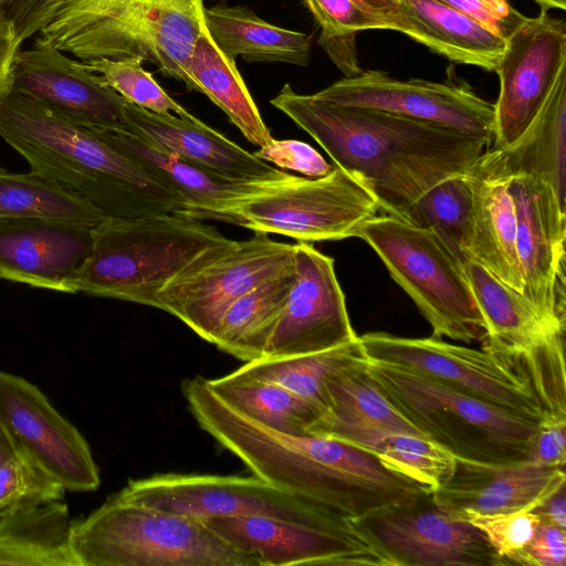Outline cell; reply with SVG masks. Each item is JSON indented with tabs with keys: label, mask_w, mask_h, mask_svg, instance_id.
Here are the masks:
<instances>
[{
	"label": "cell",
	"mask_w": 566,
	"mask_h": 566,
	"mask_svg": "<svg viewBox=\"0 0 566 566\" xmlns=\"http://www.w3.org/2000/svg\"><path fill=\"white\" fill-rule=\"evenodd\" d=\"M447 80L437 83L420 78L390 77L384 71H363L344 77L313 94L317 99L374 108L428 122L448 129L494 142V104L478 96L449 67Z\"/></svg>",
	"instance_id": "4fadbf2b"
},
{
	"label": "cell",
	"mask_w": 566,
	"mask_h": 566,
	"mask_svg": "<svg viewBox=\"0 0 566 566\" xmlns=\"http://www.w3.org/2000/svg\"><path fill=\"white\" fill-rule=\"evenodd\" d=\"M325 397L326 411L307 433L324 436L340 427H377L423 437L380 391L366 356L333 371L325 380Z\"/></svg>",
	"instance_id": "f546056e"
},
{
	"label": "cell",
	"mask_w": 566,
	"mask_h": 566,
	"mask_svg": "<svg viewBox=\"0 0 566 566\" xmlns=\"http://www.w3.org/2000/svg\"><path fill=\"white\" fill-rule=\"evenodd\" d=\"M470 174L473 179V212L468 259L522 292L516 216L507 185L483 180L472 168Z\"/></svg>",
	"instance_id": "f1b7e54d"
},
{
	"label": "cell",
	"mask_w": 566,
	"mask_h": 566,
	"mask_svg": "<svg viewBox=\"0 0 566 566\" xmlns=\"http://www.w3.org/2000/svg\"><path fill=\"white\" fill-rule=\"evenodd\" d=\"M202 14L212 42L234 61L305 66L311 60V34L271 24L249 8L218 4Z\"/></svg>",
	"instance_id": "83f0119b"
},
{
	"label": "cell",
	"mask_w": 566,
	"mask_h": 566,
	"mask_svg": "<svg viewBox=\"0 0 566 566\" xmlns=\"http://www.w3.org/2000/svg\"><path fill=\"white\" fill-rule=\"evenodd\" d=\"M0 137L31 170L57 181L107 219L188 214L179 196L109 145L99 129L12 88L0 98Z\"/></svg>",
	"instance_id": "3957f363"
},
{
	"label": "cell",
	"mask_w": 566,
	"mask_h": 566,
	"mask_svg": "<svg viewBox=\"0 0 566 566\" xmlns=\"http://www.w3.org/2000/svg\"><path fill=\"white\" fill-rule=\"evenodd\" d=\"M479 528L503 565H512L534 537L541 524L533 510H522L497 514L468 513L461 517Z\"/></svg>",
	"instance_id": "b9f144b4"
},
{
	"label": "cell",
	"mask_w": 566,
	"mask_h": 566,
	"mask_svg": "<svg viewBox=\"0 0 566 566\" xmlns=\"http://www.w3.org/2000/svg\"><path fill=\"white\" fill-rule=\"evenodd\" d=\"M15 451V448L7 433L3 424L0 421V462L4 460L7 457L12 454Z\"/></svg>",
	"instance_id": "816d5d0a"
},
{
	"label": "cell",
	"mask_w": 566,
	"mask_h": 566,
	"mask_svg": "<svg viewBox=\"0 0 566 566\" xmlns=\"http://www.w3.org/2000/svg\"><path fill=\"white\" fill-rule=\"evenodd\" d=\"M181 392L199 427L255 476L339 517L356 522L429 491L361 448L284 433L242 416L202 376L186 379Z\"/></svg>",
	"instance_id": "6da1fadb"
},
{
	"label": "cell",
	"mask_w": 566,
	"mask_h": 566,
	"mask_svg": "<svg viewBox=\"0 0 566 566\" xmlns=\"http://www.w3.org/2000/svg\"><path fill=\"white\" fill-rule=\"evenodd\" d=\"M359 338L315 354L247 361L235 377L276 384L326 411L325 380L336 369L365 357ZM323 416V415H322Z\"/></svg>",
	"instance_id": "8d00e7d4"
},
{
	"label": "cell",
	"mask_w": 566,
	"mask_h": 566,
	"mask_svg": "<svg viewBox=\"0 0 566 566\" xmlns=\"http://www.w3.org/2000/svg\"><path fill=\"white\" fill-rule=\"evenodd\" d=\"M209 388L242 416L271 429L304 434L323 411L290 390L264 380L233 376L208 379Z\"/></svg>",
	"instance_id": "e575fe53"
},
{
	"label": "cell",
	"mask_w": 566,
	"mask_h": 566,
	"mask_svg": "<svg viewBox=\"0 0 566 566\" xmlns=\"http://www.w3.org/2000/svg\"><path fill=\"white\" fill-rule=\"evenodd\" d=\"M472 171L483 180L503 184L521 176L535 178L566 206V69L522 136L507 147H490Z\"/></svg>",
	"instance_id": "cb8c5ba5"
},
{
	"label": "cell",
	"mask_w": 566,
	"mask_h": 566,
	"mask_svg": "<svg viewBox=\"0 0 566 566\" xmlns=\"http://www.w3.org/2000/svg\"><path fill=\"white\" fill-rule=\"evenodd\" d=\"M462 262L484 323L482 348L515 365L537 347L565 334V328L548 323L523 292L468 258Z\"/></svg>",
	"instance_id": "484cf974"
},
{
	"label": "cell",
	"mask_w": 566,
	"mask_h": 566,
	"mask_svg": "<svg viewBox=\"0 0 566 566\" xmlns=\"http://www.w3.org/2000/svg\"><path fill=\"white\" fill-rule=\"evenodd\" d=\"M403 34L453 63L494 72L505 38L436 0H399Z\"/></svg>",
	"instance_id": "4316f807"
},
{
	"label": "cell",
	"mask_w": 566,
	"mask_h": 566,
	"mask_svg": "<svg viewBox=\"0 0 566 566\" xmlns=\"http://www.w3.org/2000/svg\"><path fill=\"white\" fill-rule=\"evenodd\" d=\"M473 212V179L470 170L450 176L422 193L402 218L433 229L458 254L468 258Z\"/></svg>",
	"instance_id": "74e56055"
},
{
	"label": "cell",
	"mask_w": 566,
	"mask_h": 566,
	"mask_svg": "<svg viewBox=\"0 0 566 566\" xmlns=\"http://www.w3.org/2000/svg\"><path fill=\"white\" fill-rule=\"evenodd\" d=\"M139 57L120 60L101 59L85 63L128 103L158 114H174L182 118H193L157 83L153 74L142 66Z\"/></svg>",
	"instance_id": "60d3db41"
},
{
	"label": "cell",
	"mask_w": 566,
	"mask_h": 566,
	"mask_svg": "<svg viewBox=\"0 0 566 566\" xmlns=\"http://www.w3.org/2000/svg\"><path fill=\"white\" fill-rule=\"evenodd\" d=\"M358 338L369 360L417 373L535 419L543 415L526 374L485 348L454 345L434 336L409 338L384 332Z\"/></svg>",
	"instance_id": "7c38bea8"
},
{
	"label": "cell",
	"mask_w": 566,
	"mask_h": 566,
	"mask_svg": "<svg viewBox=\"0 0 566 566\" xmlns=\"http://www.w3.org/2000/svg\"><path fill=\"white\" fill-rule=\"evenodd\" d=\"M295 259L239 297L224 313L211 344L241 360L262 358L295 281Z\"/></svg>",
	"instance_id": "1f68e13d"
},
{
	"label": "cell",
	"mask_w": 566,
	"mask_h": 566,
	"mask_svg": "<svg viewBox=\"0 0 566 566\" xmlns=\"http://www.w3.org/2000/svg\"><path fill=\"white\" fill-rule=\"evenodd\" d=\"M188 71L199 93L216 104L250 143L263 147L273 139L235 61L217 48L206 28L193 45Z\"/></svg>",
	"instance_id": "836d02e7"
},
{
	"label": "cell",
	"mask_w": 566,
	"mask_h": 566,
	"mask_svg": "<svg viewBox=\"0 0 566 566\" xmlns=\"http://www.w3.org/2000/svg\"><path fill=\"white\" fill-rule=\"evenodd\" d=\"M356 522L392 566L503 565L482 532L439 506L430 491Z\"/></svg>",
	"instance_id": "5bb4252c"
},
{
	"label": "cell",
	"mask_w": 566,
	"mask_h": 566,
	"mask_svg": "<svg viewBox=\"0 0 566 566\" xmlns=\"http://www.w3.org/2000/svg\"><path fill=\"white\" fill-rule=\"evenodd\" d=\"M541 6L542 9H559L566 10V0H533Z\"/></svg>",
	"instance_id": "db71d44e"
},
{
	"label": "cell",
	"mask_w": 566,
	"mask_h": 566,
	"mask_svg": "<svg viewBox=\"0 0 566 566\" xmlns=\"http://www.w3.org/2000/svg\"><path fill=\"white\" fill-rule=\"evenodd\" d=\"M270 103L357 179L380 210L401 219L429 188L469 171L490 148L483 139L428 122L297 94L290 84Z\"/></svg>",
	"instance_id": "7a4b0ae2"
},
{
	"label": "cell",
	"mask_w": 566,
	"mask_h": 566,
	"mask_svg": "<svg viewBox=\"0 0 566 566\" xmlns=\"http://www.w3.org/2000/svg\"><path fill=\"white\" fill-rule=\"evenodd\" d=\"M392 280L410 296L432 336L483 342L485 328L463 262L431 228L394 216H375L357 230Z\"/></svg>",
	"instance_id": "ba28073f"
},
{
	"label": "cell",
	"mask_w": 566,
	"mask_h": 566,
	"mask_svg": "<svg viewBox=\"0 0 566 566\" xmlns=\"http://www.w3.org/2000/svg\"><path fill=\"white\" fill-rule=\"evenodd\" d=\"M126 133L224 178L260 182L289 174L259 159L198 118L158 114L125 103Z\"/></svg>",
	"instance_id": "603a6c76"
},
{
	"label": "cell",
	"mask_w": 566,
	"mask_h": 566,
	"mask_svg": "<svg viewBox=\"0 0 566 566\" xmlns=\"http://www.w3.org/2000/svg\"><path fill=\"white\" fill-rule=\"evenodd\" d=\"M566 69V21L542 9L505 38L494 72L500 94L494 104V142L504 148L517 140Z\"/></svg>",
	"instance_id": "9a60e30c"
},
{
	"label": "cell",
	"mask_w": 566,
	"mask_h": 566,
	"mask_svg": "<svg viewBox=\"0 0 566 566\" xmlns=\"http://www.w3.org/2000/svg\"><path fill=\"white\" fill-rule=\"evenodd\" d=\"M516 216L523 294L552 325L565 328L566 206L528 176L506 182Z\"/></svg>",
	"instance_id": "d6986e66"
},
{
	"label": "cell",
	"mask_w": 566,
	"mask_h": 566,
	"mask_svg": "<svg viewBox=\"0 0 566 566\" xmlns=\"http://www.w3.org/2000/svg\"><path fill=\"white\" fill-rule=\"evenodd\" d=\"M203 0H63L36 34L75 60L139 57L199 92L188 64Z\"/></svg>",
	"instance_id": "277c9868"
},
{
	"label": "cell",
	"mask_w": 566,
	"mask_h": 566,
	"mask_svg": "<svg viewBox=\"0 0 566 566\" xmlns=\"http://www.w3.org/2000/svg\"><path fill=\"white\" fill-rule=\"evenodd\" d=\"M565 482L564 468L530 461L493 464L457 460L454 473L432 497L459 518L468 513H509L534 510Z\"/></svg>",
	"instance_id": "7402d4cb"
},
{
	"label": "cell",
	"mask_w": 566,
	"mask_h": 566,
	"mask_svg": "<svg viewBox=\"0 0 566 566\" xmlns=\"http://www.w3.org/2000/svg\"><path fill=\"white\" fill-rule=\"evenodd\" d=\"M62 500L0 517V565L78 566Z\"/></svg>",
	"instance_id": "4dcf8cb0"
},
{
	"label": "cell",
	"mask_w": 566,
	"mask_h": 566,
	"mask_svg": "<svg viewBox=\"0 0 566 566\" xmlns=\"http://www.w3.org/2000/svg\"><path fill=\"white\" fill-rule=\"evenodd\" d=\"M11 88L87 127L126 133V101L84 62L38 36L17 53Z\"/></svg>",
	"instance_id": "ffe728a7"
},
{
	"label": "cell",
	"mask_w": 566,
	"mask_h": 566,
	"mask_svg": "<svg viewBox=\"0 0 566 566\" xmlns=\"http://www.w3.org/2000/svg\"><path fill=\"white\" fill-rule=\"evenodd\" d=\"M20 48L13 22L0 15V98L11 88L13 60Z\"/></svg>",
	"instance_id": "c3c4849f"
},
{
	"label": "cell",
	"mask_w": 566,
	"mask_h": 566,
	"mask_svg": "<svg viewBox=\"0 0 566 566\" xmlns=\"http://www.w3.org/2000/svg\"><path fill=\"white\" fill-rule=\"evenodd\" d=\"M542 523L566 528L565 485L560 486L533 510Z\"/></svg>",
	"instance_id": "681fc988"
},
{
	"label": "cell",
	"mask_w": 566,
	"mask_h": 566,
	"mask_svg": "<svg viewBox=\"0 0 566 566\" xmlns=\"http://www.w3.org/2000/svg\"><path fill=\"white\" fill-rule=\"evenodd\" d=\"M62 0H25L11 15L18 41L36 35L49 22Z\"/></svg>",
	"instance_id": "7dc6e473"
},
{
	"label": "cell",
	"mask_w": 566,
	"mask_h": 566,
	"mask_svg": "<svg viewBox=\"0 0 566 566\" xmlns=\"http://www.w3.org/2000/svg\"><path fill=\"white\" fill-rule=\"evenodd\" d=\"M303 1L321 28L318 45L345 77L363 73L356 46V35L359 31H397L396 24L389 18L354 0Z\"/></svg>",
	"instance_id": "f35d334b"
},
{
	"label": "cell",
	"mask_w": 566,
	"mask_h": 566,
	"mask_svg": "<svg viewBox=\"0 0 566 566\" xmlns=\"http://www.w3.org/2000/svg\"><path fill=\"white\" fill-rule=\"evenodd\" d=\"M255 157L276 165L281 169L301 172L308 178L326 176L333 165L311 145L295 139H272L268 145L253 153Z\"/></svg>",
	"instance_id": "7bdbcfd3"
},
{
	"label": "cell",
	"mask_w": 566,
	"mask_h": 566,
	"mask_svg": "<svg viewBox=\"0 0 566 566\" xmlns=\"http://www.w3.org/2000/svg\"><path fill=\"white\" fill-rule=\"evenodd\" d=\"M355 2L371 9L389 18L397 28V31L403 33L406 22L399 9V0H354Z\"/></svg>",
	"instance_id": "f907efd6"
},
{
	"label": "cell",
	"mask_w": 566,
	"mask_h": 566,
	"mask_svg": "<svg viewBox=\"0 0 566 566\" xmlns=\"http://www.w3.org/2000/svg\"><path fill=\"white\" fill-rule=\"evenodd\" d=\"M92 245L93 229L83 224L0 218V279L73 293Z\"/></svg>",
	"instance_id": "44dd1931"
},
{
	"label": "cell",
	"mask_w": 566,
	"mask_h": 566,
	"mask_svg": "<svg viewBox=\"0 0 566 566\" xmlns=\"http://www.w3.org/2000/svg\"><path fill=\"white\" fill-rule=\"evenodd\" d=\"M115 495L200 520L264 516L319 527L352 522L255 475L161 473L132 480Z\"/></svg>",
	"instance_id": "8fae6325"
},
{
	"label": "cell",
	"mask_w": 566,
	"mask_h": 566,
	"mask_svg": "<svg viewBox=\"0 0 566 566\" xmlns=\"http://www.w3.org/2000/svg\"><path fill=\"white\" fill-rule=\"evenodd\" d=\"M295 281L262 358L325 352L358 338L338 283L334 259L310 242L295 244Z\"/></svg>",
	"instance_id": "ac0fdd59"
},
{
	"label": "cell",
	"mask_w": 566,
	"mask_h": 566,
	"mask_svg": "<svg viewBox=\"0 0 566 566\" xmlns=\"http://www.w3.org/2000/svg\"><path fill=\"white\" fill-rule=\"evenodd\" d=\"M0 218H40L92 229L107 218L80 196L38 171L0 168Z\"/></svg>",
	"instance_id": "d590c367"
},
{
	"label": "cell",
	"mask_w": 566,
	"mask_h": 566,
	"mask_svg": "<svg viewBox=\"0 0 566 566\" xmlns=\"http://www.w3.org/2000/svg\"><path fill=\"white\" fill-rule=\"evenodd\" d=\"M379 210L375 197L357 179L333 165L319 178L289 174L241 199L232 217L233 224L254 232L315 242L356 237L360 224Z\"/></svg>",
	"instance_id": "9c48e42d"
},
{
	"label": "cell",
	"mask_w": 566,
	"mask_h": 566,
	"mask_svg": "<svg viewBox=\"0 0 566 566\" xmlns=\"http://www.w3.org/2000/svg\"><path fill=\"white\" fill-rule=\"evenodd\" d=\"M203 521L230 544L253 555L260 566H392L354 521L338 527L311 526L264 516Z\"/></svg>",
	"instance_id": "e0dca14e"
},
{
	"label": "cell",
	"mask_w": 566,
	"mask_h": 566,
	"mask_svg": "<svg viewBox=\"0 0 566 566\" xmlns=\"http://www.w3.org/2000/svg\"><path fill=\"white\" fill-rule=\"evenodd\" d=\"M566 460V417L543 412L533 440L530 462L564 468Z\"/></svg>",
	"instance_id": "f6af8a7d"
},
{
	"label": "cell",
	"mask_w": 566,
	"mask_h": 566,
	"mask_svg": "<svg viewBox=\"0 0 566 566\" xmlns=\"http://www.w3.org/2000/svg\"><path fill=\"white\" fill-rule=\"evenodd\" d=\"M71 546L78 566H260L203 520L115 494L72 522Z\"/></svg>",
	"instance_id": "8992f818"
},
{
	"label": "cell",
	"mask_w": 566,
	"mask_h": 566,
	"mask_svg": "<svg viewBox=\"0 0 566 566\" xmlns=\"http://www.w3.org/2000/svg\"><path fill=\"white\" fill-rule=\"evenodd\" d=\"M65 491L56 479L17 449L0 462V517L63 500Z\"/></svg>",
	"instance_id": "ab89813d"
},
{
	"label": "cell",
	"mask_w": 566,
	"mask_h": 566,
	"mask_svg": "<svg viewBox=\"0 0 566 566\" xmlns=\"http://www.w3.org/2000/svg\"><path fill=\"white\" fill-rule=\"evenodd\" d=\"M216 228L185 213L107 219L93 229V245L73 293L157 308V293L205 249L223 241Z\"/></svg>",
	"instance_id": "52a82bcc"
},
{
	"label": "cell",
	"mask_w": 566,
	"mask_h": 566,
	"mask_svg": "<svg viewBox=\"0 0 566 566\" xmlns=\"http://www.w3.org/2000/svg\"><path fill=\"white\" fill-rule=\"evenodd\" d=\"M565 530L542 522L528 545L512 560V565L525 566H565Z\"/></svg>",
	"instance_id": "bcb514c9"
},
{
	"label": "cell",
	"mask_w": 566,
	"mask_h": 566,
	"mask_svg": "<svg viewBox=\"0 0 566 566\" xmlns=\"http://www.w3.org/2000/svg\"><path fill=\"white\" fill-rule=\"evenodd\" d=\"M25 0H0V15L9 19Z\"/></svg>",
	"instance_id": "f5cc1de1"
},
{
	"label": "cell",
	"mask_w": 566,
	"mask_h": 566,
	"mask_svg": "<svg viewBox=\"0 0 566 566\" xmlns=\"http://www.w3.org/2000/svg\"><path fill=\"white\" fill-rule=\"evenodd\" d=\"M368 370L389 402L457 460L493 464L528 460L539 419L397 366L368 359Z\"/></svg>",
	"instance_id": "5b68a950"
},
{
	"label": "cell",
	"mask_w": 566,
	"mask_h": 566,
	"mask_svg": "<svg viewBox=\"0 0 566 566\" xmlns=\"http://www.w3.org/2000/svg\"><path fill=\"white\" fill-rule=\"evenodd\" d=\"M295 259V244L254 232L244 241L226 238L199 254L157 293V308L211 343L227 310L242 295Z\"/></svg>",
	"instance_id": "30bf717a"
},
{
	"label": "cell",
	"mask_w": 566,
	"mask_h": 566,
	"mask_svg": "<svg viewBox=\"0 0 566 566\" xmlns=\"http://www.w3.org/2000/svg\"><path fill=\"white\" fill-rule=\"evenodd\" d=\"M323 437L337 439L375 454L391 470L433 492L449 481L457 459L431 440L377 427H340Z\"/></svg>",
	"instance_id": "d6a6232c"
},
{
	"label": "cell",
	"mask_w": 566,
	"mask_h": 566,
	"mask_svg": "<svg viewBox=\"0 0 566 566\" xmlns=\"http://www.w3.org/2000/svg\"><path fill=\"white\" fill-rule=\"evenodd\" d=\"M437 2L467 14L483 25L506 38L526 21L506 0H436Z\"/></svg>",
	"instance_id": "ee69618b"
},
{
	"label": "cell",
	"mask_w": 566,
	"mask_h": 566,
	"mask_svg": "<svg viewBox=\"0 0 566 566\" xmlns=\"http://www.w3.org/2000/svg\"><path fill=\"white\" fill-rule=\"evenodd\" d=\"M0 421L14 448L66 491L98 489L99 471L87 441L35 385L0 371Z\"/></svg>",
	"instance_id": "2e32d148"
},
{
	"label": "cell",
	"mask_w": 566,
	"mask_h": 566,
	"mask_svg": "<svg viewBox=\"0 0 566 566\" xmlns=\"http://www.w3.org/2000/svg\"><path fill=\"white\" fill-rule=\"evenodd\" d=\"M99 130L109 145L179 196L187 213L197 219H213L233 224L232 210L241 199L277 181L231 180L136 137Z\"/></svg>",
	"instance_id": "d4e9b609"
}]
</instances>
